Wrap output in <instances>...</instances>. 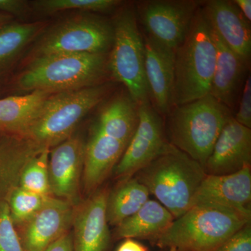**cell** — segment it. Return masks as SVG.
<instances>
[{
  "label": "cell",
  "instance_id": "1",
  "mask_svg": "<svg viewBox=\"0 0 251 251\" xmlns=\"http://www.w3.org/2000/svg\"><path fill=\"white\" fill-rule=\"evenodd\" d=\"M206 175L202 165L169 143L135 178L176 219L192 207Z\"/></svg>",
  "mask_w": 251,
  "mask_h": 251
},
{
  "label": "cell",
  "instance_id": "2",
  "mask_svg": "<svg viewBox=\"0 0 251 251\" xmlns=\"http://www.w3.org/2000/svg\"><path fill=\"white\" fill-rule=\"evenodd\" d=\"M216 62L212 30L200 6L184 41L175 51L172 108L210 93Z\"/></svg>",
  "mask_w": 251,
  "mask_h": 251
},
{
  "label": "cell",
  "instance_id": "3",
  "mask_svg": "<svg viewBox=\"0 0 251 251\" xmlns=\"http://www.w3.org/2000/svg\"><path fill=\"white\" fill-rule=\"evenodd\" d=\"M250 222V219L228 208L197 204L175 219L153 244L170 251H215Z\"/></svg>",
  "mask_w": 251,
  "mask_h": 251
},
{
  "label": "cell",
  "instance_id": "4",
  "mask_svg": "<svg viewBox=\"0 0 251 251\" xmlns=\"http://www.w3.org/2000/svg\"><path fill=\"white\" fill-rule=\"evenodd\" d=\"M167 115L168 142L203 167L225 125L233 117L210 94L173 107Z\"/></svg>",
  "mask_w": 251,
  "mask_h": 251
},
{
  "label": "cell",
  "instance_id": "5",
  "mask_svg": "<svg viewBox=\"0 0 251 251\" xmlns=\"http://www.w3.org/2000/svg\"><path fill=\"white\" fill-rule=\"evenodd\" d=\"M105 54L60 53L38 56L20 75L22 90L50 94L97 85L107 67Z\"/></svg>",
  "mask_w": 251,
  "mask_h": 251
},
{
  "label": "cell",
  "instance_id": "6",
  "mask_svg": "<svg viewBox=\"0 0 251 251\" xmlns=\"http://www.w3.org/2000/svg\"><path fill=\"white\" fill-rule=\"evenodd\" d=\"M108 86L97 85L51 94L24 138L53 148L72 136L83 117L102 101Z\"/></svg>",
  "mask_w": 251,
  "mask_h": 251
},
{
  "label": "cell",
  "instance_id": "7",
  "mask_svg": "<svg viewBox=\"0 0 251 251\" xmlns=\"http://www.w3.org/2000/svg\"><path fill=\"white\" fill-rule=\"evenodd\" d=\"M112 27L113 41L109 69L114 77L126 87L128 95L137 105L150 101L145 75V44L134 10L129 6L122 9Z\"/></svg>",
  "mask_w": 251,
  "mask_h": 251
},
{
  "label": "cell",
  "instance_id": "8",
  "mask_svg": "<svg viewBox=\"0 0 251 251\" xmlns=\"http://www.w3.org/2000/svg\"><path fill=\"white\" fill-rule=\"evenodd\" d=\"M113 27L95 16L65 21L41 41L38 56L60 53L105 54L111 49Z\"/></svg>",
  "mask_w": 251,
  "mask_h": 251
},
{
  "label": "cell",
  "instance_id": "9",
  "mask_svg": "<svg viewBox=\"0 0 251 251\" xmlns=\"http://www.w3.org/2000/svg\"><path fill=\"white\" fill-rule=\"evenodd\" d=\"M200 5L193 0H149L138 2L137 11L149 37L175 51L184 41Z\"/></svg>",
  "mask_w": 251,
  "mask_h": 251
},
{
  "label": "cell",
  "instance_id": "10",
  "mask_svg": "<svg viewBox=\"0 0 251 251\" xmlns=\"http://www.w3.org/2000/svg\"><path fill=\"white\" fill-rule=\"evenodd\" d=\"M138 122L114 174L120 181L130 179L151 163L168 145L161 115L150 101L138 105Z\"/></svg>",
  "mask_w": 251,
  "mask_h": 251
},
{
  "label": "cell",
  "instance_id": "11",
  "mask_svg": "<svg viewBox=\"0 0 251 251\" xmlns=\"http://www.w3.org/2000/svg\"><path fill=\"white\" fill-rule=\"evenodd\" d=\"M85 147L80 137L72 135L50 151L49 171L52 196L74 206L81 202Z\"/></svg>",
  "mask_w": 251,
  "mask_h": 251
},
{
  "label": "cell",
  "instance_id": "12",
  "mask_svg": "<svg viewBox=\"0 0 251 251\" xmlns=\"http://www.w3.org/2000/svg\"><path fill=\"white\" fill-rule=\"evenodd\" d=\"M75 206L51 197L24 224L16 227L24 251H44L72 227Z\"/></svg>",
  "mask_w": 251,
  "mask_h": 251
},
{
  "label": "cell",
  "instance_id": "13",
  "mask_svg": "<svg viewBox=\"0 0 251 251\" xmlns=\"http://www.w3.org/2000/svg\"><path fill=\"white\" fill-rule=\"evenodd\" d=\"M108 192L97 191L75 206L72 226L74 251H107L110 234L106 219Z\"/></svg>",
  "mask_w": 251,
  "mask_h": 251
},
{
  "label": "cell",
  "instance_id": "14",
  "mask_svg": "<svg viewBox=\"0 0 251 251\" xmlns=\"http://www.w3.org/2000/svg\"><path fill=\"white\" fill-rule=\"evenodd\" d=\"M251 166L225 175H207L193 206L211 204L228 208L251 219Z\"/></svg>",
  "mask_w": 251,
  "mask_h": 251
},
{
  "label": "cell",
  "instance_id": "15",
  "mask_svg": "<svg viewBox=\"0 0 251 251\" xmlns=\"http://www.w3.org/2000/svg\"><path fill=\"white\" fill-rule=\"evenodd\" d=\"M251 129L231 117L216 140L204 168L206 174H232L251 166Z\"/></svg>",
  "mask_w": 251,
  "mask_h": 251
},
{
  "label": "cell",
  "instance_id": "16",
  "mask_svg": "<svg viewBox=\"0 0 251 251\" xmlns=\"http://www.w3.org/2000/svg\"><path fill=\"white\" fill-rule=\"evenodd\" d=\"M203 14L223 42L248 64L251 54V26L232 1L211 0L204 3Z\"/></svg>",
  "mask_w": 251,
  "mask_h": 251
},
{
  "label": "cell",
  "instance_id": "17",
  "mask_svg": "<svg viewBox=\"0 0 251 251\" xmlns=\"http://www.w3.org/2000/svg\"><path fill=\"white\" fill-rule=\"evenodd\" d=\"M145 69L150 97L155 110L167 115L172 108L174 84L175 51L148 36L144 39Z\"/></svg>",
  "mask_w": 251,
  "mask_h": 251
},
{
  "label": "cell",
  "instance_id": "18",
  "mask_svg": "<svg viewBox=\"0 0 251 251\" xmlns=\"http://www.w3.org/2000/svg\"><path fill=\"white\" fill-rule=\"evenodd\" d=\"M127 145L93 128L85 147L82 184L89 196L97 191L113 171Z\"/></svg>",
  "mask_w": 251,
  "mask_h": 251
},
{
  "label": "cell",
  "instance_id": "19",
  "mask_svg": "<svg viewBox=\"0 0 251 251\" xmlns=\"http://www.w3.org/2000/svg\"><path fill=\"white\" fill-rule=\"evenodd\" d=\"M44 148L24 137H0V203L8 202L25 166Z\"/></svg>",
  "mask_w": 251,
  "mask_h": 251
},
{
  "label": "cell",
  "instance_id": "20",
  "mask_svg": "<svg viewBox=\"0 0 251 251\" xmlns=\"http://www.w3.org/2000/svg\"><path fill=\"white\" fill-rule=\"evenodd\" d=\"M211 30L216 47V62L209 94L230 110L235 103L244 67L247 64Z\"/></svg>",
  "mask_w": 251,
  "mask_h": 251
},
{
  "label": "cell",
  "instance_id": "21",
  "mask_svg": "<svg viewBox=\"0 0 251 251\" xmlns=\"http://www.w3.org/2000/svg\"><path fill=\"white\" fill-rule=\"evenodd\" d=\"M174 216L161 203L149 201L133 215L116 226L114 238L147 239L153 243L169 228Z\"/></svg>",
  "mask_w": 251,
  "mask_h": 251
},
{
  "label": "cell",
  "instance_id": "22",
  "mask_svg": "<svg viewBox=\"0 0 251 251\" xmlns=\"http://www.w3.org/2000/svg\"><path fill=\"white\" fill-rule=\"evenodd\" d=\"M51 94L36 90L26 95L0 99V131L24 137Z\"/></svg>",
  "mask_w": 251,
  "mask_h": 251
},
{
  "label": "cell",
  "instance_id": "23",
  "mask_svg": "<svg viewBox=\"0 0 251 251\" xmlns=\"http://www.w3.org/2000/svg\"><path fill=\"white\" fill-rule=\"evenodd\" d=\"M138 106L130 96H120L104 106L94 128L128 146L138 122Z\"/></svg>",
  "mask_w": 251,
  "mask_h": 251
},
{
  "label": "cell",
  "instance_id": "24",
  "mask_svg": "<svg viewBox=\"0 0 251 251\" xmlns=\"http://www.w3.org/2000/svg\"><path fill=\"white\" fill-rule=\"evenodd\" d=\"M150 194L146 186L135 177L121 181L107 197L108 224L117 226L133 215L148 202Z\"/></svg>",
  "mask_w": 251,
  "mask_h": 251
},
{
  "label": "cell",
  "instance_id": "25",
  "mask_svg": "<svg viewBox=\"0 0 251 251\" xmlns=\"http://www.w3.org/2000/svg\"><path fill=\"white\" fill-rule=\"evenodd\" d=\"M50 151V148H44L28 162L20 176V188L35 194L52 196L49 171Z\"/></svg>",
  "mask_w": 251,
  "mask_h": 251
},
{
  "label": "cell",
  "instance_id": "26",
  "mask_svg": "<svg viewBox=\"0 0 251 251\" xmlns=\"http://www.w3.org/2000/svg\"><path fill=\"white\" fill-rule=\"evenodd\" d=\"M39 28V23H12L0 27V64L17 54Z\"/></svg>",
  "mask_w": 251,
  "mask_h": 251
},
{
  "label": "cell",
  "instance_id": "27",
  "mask_svg": "<svg viewBox=\"0 0 251 251\" xmlns=\"http://www.w3.org/2000/svg\"><path fill=\"white\" fill-rule=\"evenodd\" d=\"M51 197L53 196L35 194L19 186L15 188L8 201L10 214L15 227L21 226L32 217Z\"/></svg>",
  "mask_w": 251,
  "mask_h": 251
},
{
  "label": "cell",
  "instance_id": "28",
  "mask_svg": "<svg viewBox=\"0 0 251 251\" xmlns=\"http://www.w3.org/2000/svg\"><path fill=\"white\" fill-rule=\"evenodd\" d=\"M117 0H41L36 1V9L45 13H54L66 10L105 12L120 4Z\"/></svg>",
  "mask_w": 251,
  "mask_h": 251
},
{
  "label": "cell",
  "instance_id": "29",
  "mask_svg": "<svg viewBox=\"0 0 251 251\" xmlns=\"http://www.w3.org/2000/svg\"><path fill=\"white\" fill-rule=\"evenodd\" d=\"M0 251H24L11 219L8 202L0 203Z\"/></svg>",
  "mask_w": 251,
  "mask_h": 251
},
{
  "label": "cell",
  "instance_id": "30",
  "mask_svg": "<svg viewBox=\"0 0 251 251\" xmlns=\"http://www.w3.org/2000/svg\"><path fill=\"white\" fill-rule=\"evenodd\" d=\"M215 251H251V222L227 238Z\"/></svg>",
  "mask_w": 251,
  "mask_h": 251
},
{
  "label": "cell",
  "instance_id": "31",
  "mask_svg": "<svg viewBox=\"0 0 251 251\" xmlns=\"http://www.w3.org/2000/svg\"><path fill=\"white\" fill-rule=\"evenodd\" d=\"M234 120L247 128H251V77L249 75L244 84L240 104Z\"/></svg>",
  "mask_w": 251,
  "mask_h": 251
},
{
  "label": "cell",
  "instance_id": "32",
  "mask_svg": "<svg viewBox=\"0 0 251 251\" xmlns=\"http://www.w3.org/2000/svg\"><path fill=\"white\" fill-rule=\"evenodd\" d=\"M44 251H74L73 234L69 231L63 234L62 237L46 248Z\"/></svg>",
  "mask_w": 251,
  "mask_h": 251
},
{
  "label": "cell",
  "instance_id": "33",
  "mask_svg": "<svg viewBox=\"0 0 251 251\" xmlns=\"http://www.w3.org/2000/svg\"><path fill=\"white\" fill-rule=\"evenodd\" d=\"M24 10V1L20 0H0V11L19 14Z\"/></svg>",
  "mask_w": 251,
  "mask_h": 251
},
{
  "label": "cell",
  "instance_id": "34",
  "mask_svg": "<svg viewBox=\"0 0 251 251\" xmlns=\"http://www.w3.org/2000/svg\"><path fill=\"white\" fill-rule=\"evenodd\" d=\"M116 251H149L148 248L133 239H125Z\"/></svg>",
  "mask_w": 251,
  "mask_h": 251
},
{
  "label": "cell",
  "instance_id": "35",
  "mask_svg": "<svg viewBox=\"0 0 251 251\" xmlns=\"http://www.w3.org/2000/svg\"><path fill=\"white\" fill-rule=\"evenodd\" d=\"M236 6H238L243 16L247 19L248 22L251 21V0H235L232 1Z\"/></svg>",
  "mask_w": 251,
  "mask_h": 251
},
{
  "label": "cell",
  "instance_id": "36",
  "mask_svg": "<svg viewBox=\"0 0 251 251\" xmlns=\"http://www.w3.org/2000/svg\"><path fill=\"white\" fill-rule=\"evenodd\" d=\"M161 251H170L166 250V249H161Z\"/></svg>",
  "mask_w": 251,
  "mask_h": 251
},
{
  "label": "cell",
  "instance_id": "37",
  "mask_svg": "<svg viewBox=\"0 0 251 251\" xmlns=\"http://www.w3.org/2000/svg\"><path fill=\"white\" fill-rule=\"evenodd\" d=\"M1 20H2V16H0V21H1Z\"/></svg>",
  "mask_w": 251,
  "mask_h": 251
}]
</instances>
